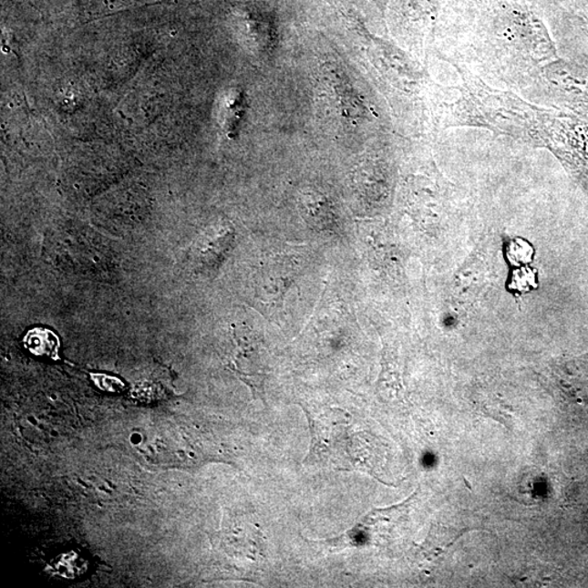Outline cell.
Returning a JSON list of instances; mask_svg holds the SVG:
<instances>
[{
	"label": "cell",
	"instance_id": "3957f363",
	"mask_svg": "<svg viewBox=\"0 0 588 588\" xmlns=\"http://www.w3.org/2000/svg\"><path fill=\"white\" fill-rule=\"evenodd\" d=\"M287 262L271 263L262 272V282L256 294L261 304L266 307H282L284 298L294 282V270Z\"/></svg>",
	"mask_w": 588,
	"mask_h": 588
},
{
	"label": "cell",
	"instance_id": "8992f818",
	"mask_svg": "<svg viewBox=\"0 0 588 588\" xmlns=\"http://www.w3.org/2000/svg\"><path fill=\"white\" fill-rule=\"evenodd\" d=\"M26 349L33 356L58 360L59 339L52 330L46 328H33L24 339Z\"/></svg>",
	"mask_w": 588,
	"mask_h": 588
},
{
	"label": "cell",
	"instance_id": "6da1fadb",
	"mask_svg": "<svg viewBox=\"0 0 588 588\" xmlns=\"http://www.w3.org/2000/svg\"><path fill=\"white\" fill-rule=\"evenodd\" d=\"M312 445L304 463L309 467L361 470L383 481L387 446L341 408L307 414Z\"/></svg>",
	"mask_w": 588,
	"mask_h": 588
},
{
	"label": "cell",
	"instance_id": "5b68a950",
	"mask_svg": "<svg viewBox=\"0 0 588 588\" xmlns=\"http://www.w3.org/2000/svg\"><path fill=\"white\" fill-rule=\"evenodd\" d=\"M302 215L316 231H329L335 226V215L332 205L322 194L309 193L301 200Z\"/></svg>",
	"mask_w": 588,
	"mask_h": 588
},
{
	"label": "cell",
	"instance_id": "277c9868",
	"mask_svg": "<svg viewBox=\"0 0 588 588\" xmlns=\"http://www.w3.org/2000/svg\"><path fill=\"white\" fill-rule=\"evenodd\" d=\"M469 529L451 528L446 525H434L427 542L418 547L419 562L435 565L441 562L448 551L460 539Z\"/></svg>",
	"mask_w": 588,
	"mask_h": 588
},
{
	"label": "cell",
	"instance_id": "52a82bcc",
	"mask_svg": "<svg viewBox=\"0 0 588 588\" xmlns=\"http://www.w3.org/2000/svg\"><path fill=\"white\" fill-rule=\"evenodd\" d=\"M92 379L99 389L109 392H119L125 388V385L120 379L113 377H108L105 374H93Z\"/></svg>",
	"mask_w": 588,
	"mask_h": 588
},
{
	"label": "cell",
	"instance_id": "7a4b0ae2",
	"mask_svg": "<svg viewBox=\"0 0 588 588\" xmlns=\"http://www.w3.org/2000/svg\"><path fill=\"white\" fill-rule=\"evenodd\" d=\"M241 349L240 358H245L246 363L240 367L239 372L244 382L248 383L254 395L264 399V384L270 374L267 350L259 335L245 328L235 335Z\"/></svg>",
	"mask_w": 588,
	"mask_h": 588
}]
</instances>
